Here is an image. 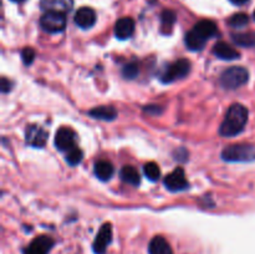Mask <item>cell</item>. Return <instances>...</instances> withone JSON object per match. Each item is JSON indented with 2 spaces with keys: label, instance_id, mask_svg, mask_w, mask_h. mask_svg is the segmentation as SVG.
<instances>
[{
  "label": "cell",
  "instance_id": "1",
  "mask_svg": "<svg viewBox=\"0 0 255 254\" xmlns=\"http://www.w3.org/2000/svg\"><path fill=\"white\" fill-rule=\"evenodd\" d=\"M248 122V110L241 104H234L227 111L226 117L219 127L223 137H234L241 133Z\"/></svg>",
  "mask_w": 255,
  "mask_h": 254
},
{
  "label": "cell",
  "instance_id": "2",
  "mask_svg": "<svg viewBox=\"0 0 255 254\" xmlns=\"http://www.w3.org/2000/svg\"><path fill=\"white\" fill-rule=\"evenodd\" d=\"M222 158L227 162H252L255 159V146L251 143L231 144L222 151Z\"/></svg>",
  "mask_w": 255,
  "mask_h": 254
},
{
  "label": "cell",
  "instance_id": "3",
  "mask_svg": "<svg viewBox=\"0 0 255 254\" xmlns=\"http://www.w3.org/2000/svg\"><path fill=\"white\" fill-rule=\"evenodd\" d=\"M249 80L248 70L241 66L227 69L221 76V85L227 90H237L246 85Z\"/></svg>",
  "mask_w": 255,
  "mask_h": 254
},
{
  "label": "cell",
  "instance_id": "4",
  "mask_svg": "<svg viewBox=\"0 0 255 254\" xmlns=\"http://www.w3.org/2000/svg\"><path fill=\"white\" fill-rule=\"evenodd\" d=\"M40 26L49 34L61 32L66 27V16L64 12L45 11V14L40 17Z\"/></svg>",
  "mask_w": 255,
  "mask_h": 254
},
{
  "label": "cell",
  "instance_id": "5",
  "mask_svg": "<svg viewBox=\"0 0 255 254\" xmlns=\"http://www.w3.org/2000/svg\"><path fill=\"white\" fill-rule=\"evenodd\" d=\"M189 70H191V62L187 59H179L177 61H174L173 64L169 65L166 70L163 71V74L161 75V80L164 84H169V82H173L176 80L183 79L188 75Z\"/></svg>",
  "mask_w": 255,
  "mask_h": 254
},
{
  "label": "cell",
  "instance_id": "6",
  "mask_svg": "<svg viewBox=\"0 0 255 254\" xmlns=\"http://www.w3.org/2000/svg\"><path fill=\"white\" fill-rule=\"evenodd\" d=\"M76 133L69 127H61L55 134V146L59 151H67L76 147Z\"/></svg>",
  "mask_w": 255,
  "mask_h": 254
},
{
  "label": "cell",
  "instance_id": "7",
  "mask_svg": "<svg viewBox=\"0 0 255 254\" xmlns=\"http://www.w3.org/2000/svg\"><path fill=\"white\" fill-rule=\"evenodd\" d=\"M163 183L167 187V189H169L171 192L184 191V189H187L189 187V183L187 181L186 174H184V171L182 167H177L173 172L167 174L164 177Z\"/></svg>",
  "mask_w": 255,
  "mask_h": 254
},
{
  "label": "cell",
  "instance_id": "8",
  "mask_svg": "<svg viewBox=\"0 0 255 254\" xmlns=\"http://www.w3.org/2000/svg\"><path fill=\"white\" fill-rule=\"evenodd\" d=\"M47 137H49V134H47L46 129L42 128L41 126H37V125H29L26 127V131H25L26 143L32 147H36V148H41L45 146Z\"/></svg>",
  "mask_w": 255,
  "mask_h": 254
},
{
  "label": "cell",
  "instance_id": "9",
  "mask_svg": "<svg viewBox=\"0 0 255 254\" xmlns=\"http://www.w3.org/2000/svg\"><path fill=\"white\" fill-rule=\"evenodd\" d=\"M112 241V226L110 223H105L104 226L100 228L99 233H97L96 238H95L94 244H92V249H94L95 254H105L109 244Z\"/></svg>",
  "mask_w": 255,
  "mask_h": 254
},
{
  "label": "cell",
  "instance_id": "10",
  "mask_svg": "<svg viewBox=\"0 0 255 254\" xmlns=\"http://www.w3.org/2000/svg\"><path fill=\"white\" fill-rule=\"evenodd\" d=\"M52 246L54 241L50 237L40 236L24 249V254H49Z\"/></svg>",
  "mask_w": 255,
  "mask_h": 254
},
{
  "label": "cell",
  "instance_id": "11",
  "mask_svg": "<svg viewBox=\"0 0 255 254\" xmlns=\"http://www.w3.org/2000/svg\"><path fill=\"white\" fill-rule=\"evenodd\" d=\"M75 24L81 29H90L96 22V12L89 6L80 7L75 14Z\"/></svg>",
  "mask_w": 255,
  "mask_h": 254
},
{
  "label": "cell",
  "instance_id": "12",
  "mask_svg": "<svg viewBox=\"0 0 255 254\" xmlns=\"http://www.w3.org/2000/svg\"><path fill=\"white\" fill-rule=\"evenodd\" d=\"M134 32V20L132 17H121L115 25V35L117 39L126 40Z\"/></svg>",
  "mask_w": 255,
  "mask_h": 254
},
{
  "label": "cell",
  "instance_id": "13",
  "mask_svg": "<svg viewBox=\"0 0 255 254\" xmlns=\"http://www.w3.org/2000/svg\"><path fill=\"white\" fill-rule=\"evenodd\" d=\"M74 6V0H40V7L45 11L69 12Z\"/></svg>",
  "mask_w": 255,
  "mask_h": 254
},
{
  "label": "cell",
  "instance_id": "14",
  "mask_svg": "<svg viewBox=\"0 0 255 254\" xmlns=\"http://www.w3.org/2000/svg\"><path fill=\"white\" fill-rule=\"evenodd\" d=\"M213 54L216 55L217 57L222 60H237L241 57V54H239L238 50L234 49L233 46L228 44L226 41H219L214 45L213 47Z\"/></svg>",
  "mask_w": 255,
  "mask_h": 254
},
{
  "label": "cell",
  "instance_id": "15",
  "mask_svg": "<svg viewBox=\"0 0 255 254\" xmlns=\"http://www.w3.org/2000/svg\"><path fill=\"white\" fill-rule=\"evenodd\" d=\"M193 30L199 35V36L203 37L204 40L211 39V37L216 36V35L218 34V29H217L216 22H213L212 20H201V21H198L194 25Z\"/></svg>",
  "mask_w": 255,
  "mask_h": 254
},
{
  "label": "cell",
  "instance_id": "16",
  "mask_svg": "<svg viewBox=\"0 0 255 254\" xmlns=\"http://www.w3.org/2000/svg\"><path fill=\"white\" fill-rule=\"evenodd\" d=\"M148 253L149 254H173L171 246L168 242L161 236H156L148 246Z\"/></svg>",
  "mask_w": 255,
  "mask_h": 254
},
{
  "label": "cell",
  "instance_id": "17",
  "mask_svg": "<svg viewBox=\"0 0 255 254\" xmlns=\"http://www.w3.org/2000/svg\"><path fill=\"white\" fill-rule=\"evenodd\" d=\"M90 116L97 120H104V121H112L117 117V111L112 106H99L92 109L89 112Z\"/></svg>",
  "mask_w": 255,
  "mask_h": 254
},
{
  "label": "cell",
  "instance_id": "18",
  "mask_svg": "<svg viewBox=\"0 0 255 254\" xmlns=\"http://www.w3.org/2000/svg\"><path fill=\"white\" fill-rule=\"evenodd\" d=\"M94 172L95 174H96L97 178L106 182L109 181L112 177V174H114V166H112V163H110L109 161H104V159H102V161H99L95 163Z\"/></svg>",
  "mask_w": 255,
  "mask_h": 254
},
{
  "label": "cell",
  "instance_id": "19",
  "mask_svg": "<svg viewBox=\"0 0 255 254\" xmlns=\"http://www.w3.org/2000/svg\"><path fill=\"white\" fill-rule=\"evenodd\" d=\"M184 42H186V46L188 47L191 51H199L204 47L207 40H204L203 37L199 36L193 29L189 32H187L186 37H184Z\"/></svg>",
  "mask_w": 255,
  "mask_h": 254
},
{
  "label": "cell",
  "instance_id": "20",
  "mask_svg": "<svg viewBox=\"0 0 255 254\" xmlns=\"http://www.w3.org/2000/svg\"><path fill=\"white\" fill-rule=\"evenodd\" d=\"M121 179L126 183L132 184V186L137 187L141 183V177H139L138 171L134 168L133 166H125L121 169Z\"/></svg>",
  "mask_w": 255,
  "mask_h": 254
},
{
  "label": "cell",
  "instance_id": "21",
  "mask_svg": "<svg viewBox=\"0 0 255 254\" xmlns=\"http://www.w3.org/2000/svg\"><path fill=\"white\" fill-rule=\"evenodd\" d=\"M177 20V15L173 10H163L161 15V30L163 34H169L172 31L174 22Z\"/></svg>",
  "mask_w": 255,
  "mask_h": 254
},
{
  "label": "cell",
  "instance_id": "22",
  "mask_svg": "<svg viewBox=\"0 0 255 254\" xmlns=\"http://www.w3.org/2000/svg\"><path fill=\"white\" fill-rule=\"evenodd\" d=\"M233 41L237 45L243 47H255V32H239V34H233Z\"/></svg>",
  "mask_w": 255,
  "mask_h": 254
},
{
  "label": "cell",
  "instance_id": "23",
  "mask_svg": "<svg viewBox=\"0 0 255 254\" xmlns=\"http://www.w3.org/2000/svg\"><path fill=\"white\" fill-rule=\"evenodd\" d=\"M144 176L152 182L158 181L159 177H161V169H159L158 164L156 162H148V163L144 164L143 167Z\"/></svg>",
  "mask_w": 255,
  "mask_h": 254
},
{
  "label": "cell",
  "instance_id": "24",
  "mask_svg": "<svg viewBox=\"0 0 255 254\" xmlns=\"http://www.w3.org/2000/svg\"><path fill=\"white\" fill-rule=\"evenodd\" d=\"M249 22V16L244 12H238V14L232 15L231 19H229L228 24L231 25L234 29H239V27H244L246 25H248Z\"/></svg>",
  "mask_w": 255,
  "mask_h": 254
},
{
  "label": "cell",
  "instance_id": "25",
  "mask_svg": "<svg viewBox=\"0 0 255 254\" xmlns=\"http://www.w3.org/2000/svg\"><path fill=\"white\" fill-rule=\"evenodd\" d=\"M138 72H139V66H138V64L134 61L128 62V64L125 65L124 69H122V75H124L125 79H127V80L136 79L137 75H138Z\"/></svg>",
  "mask_w": 255,
  "mask_h": 254
},
{
  "label": "cell",
  "instance_id": "26",
  "mask_svg": "<svg viewBox=\"0 0 255 254\" xmlns=\"http://www.w3.org/2000/svg\"><path fill=\"white\" fill-rule=\"evenodd\" d=\"M82 157H84V153L80 148L75 147V148L70 149L66 154V161L67 163L71 164V166H77L80 162L82 161Z\"/></svg>",
  "mask_w": 255,
  "mask_h": 254
},
{
  "label": "cell",
  "instance_id": "27",
  "mask_svg": "<svg viewBox=\"0 0 255 254\" xmlns=\"http://www.w3.org/2000/svg\"><path fill=\"white\" fill-rule=\"evenodd\" d=\"M21 57L25 65H31L35 59V50L31 47H25L21 51Z\"/></svg>",
  "mask_w": 255,
  "mask_h": 254
},
{
  "label": "cell",
  "instance_id": "28",
  "mask_svg": "<svg viewBox=\"0 0 255 254\" xmlns=\"http://www.w3.org/2000/svg\"><path fill=\"white\" fill-rule=\"evenodd\" d=\"M0 87H1L2 92H9L11 90V82L6 79V77H1V82H0Z\"/></svg>",
  "mask_w": 255,
  "mask_h": 254
},
{
  "label": "cell",
  "instance_id": "29",
  "mask_svg": "<svg viewBox=\"0 0 255 254\" xmlns=\"http://www.w3.org/2000/svg\"><path fill=\"white\" fill-rule=\"evenodd\" d=\"M144 111L149 112V114L158 115L159 112H161V109H159V106H156V105H151V106L144 107Z\"/></svg>",
  "mask_w": 255,
  "mask_h": 254
},
{
  "label": "cell",
  "instance_id": "30",
  "mask_svg": "<svg viewBox=\"0 0 255 254\" xmlns=\"http://www.w3.org/2000/svg\"><path fill=\"white\" fill-rule=\"evenodd\" d=\"M247 1H248V0H231V2H233L234 5H243L246 4Z\"/></svg>",
  "mask_w": 255,
  "mask_h": 254
},
{
  "label": "cell",
  "instance_id": "31",
  "mask_svg": "<svg viewBox=\"0 0 255 254\" xmlns=\"http://www.w3.org/2000/svg\"><path fill=\"white\" fill-rule=\"evenodd\" d=\"M11 1H14V2H24L25 0H11Z\"/></svg>",
  "mask_w": 255,
  "mask_h": 254
},
{
  "label": "cell",
  "instance_id": "32",
  "mask_svg": "<svg viewBox=\"0 0 255 254\" xmlns=\"http://www.w3.org/2000/svg\"><path fill=\"white\" fill-rule=\"evenodd\" d=\"M253 17H254V20H255V11H254V14H253Z\"/></svg>",
  "mask_w": 255,
  "mask_h": 254
}]
</instances>
